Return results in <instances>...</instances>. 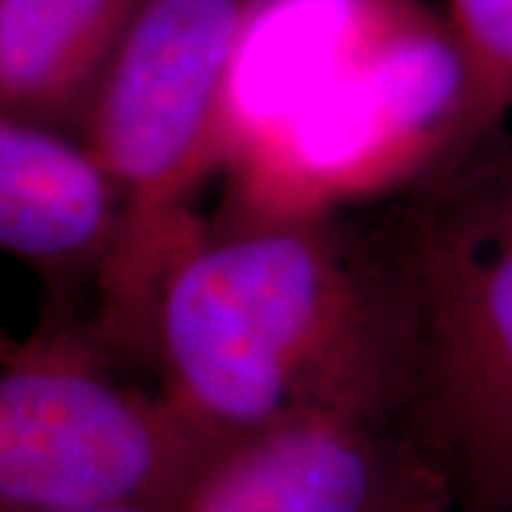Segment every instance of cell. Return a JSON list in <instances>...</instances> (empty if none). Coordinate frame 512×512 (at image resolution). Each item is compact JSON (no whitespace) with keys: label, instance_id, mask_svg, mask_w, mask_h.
<instances>
[{"label":"cell","instance_id":"obj_1","mask_svg":"<svg viewBox=\"0 0 512 512\" xmlns=\"http://www.w3.org/2000/svg\"><path fill=\"white\" fill-rule=\"evenodd\" d=\"M137 359L208 450L308 410L387 421L353 220L234 202L160 262Z\"/></svg>","mask_w":512,"mask_h":512},{"label":"cell","instance_id":"obj_2","mask_svg":"<svg viewBox=\"0 0 512 512\" xmlns=\"http://www.w3.org/2000/svg\"><path fill=\"white\" fill-rule=\"evenodd\" d=\"M464 60L410 0H259L228 83L234 202L339 214L402 194L450 157Z\"/></svg>","mask_w":512,"mask_h":512},{"label":"cell","instance_id":"obj_3","mask_svg":"<svg viewBox=\"0 0 512 512\" xmlns=\"http://www.w3.org/2000/svg\"><path fill=\"white\" fill-rule=\"evenodd\" d=\"M393 427L453 512H512V140L353 220Z\"/></svg>","mask_w":512,"mask_h":512},{"label":"cell","instance_id":"obj_4","mask_svg":"<svg viewBox=\"0 0 512 512\" xmlns=\"http://www.w3.org/2000/svg\"><path fill=\"white\" fill-rule=\"evenodd\" d=\"M256 3L143 0L94 89L80 143L109 174L123 217L80 330L111 362L137 359L151 279L228 160V83Z\"/></svg>","mask_w":512,"mask_h":512},{"label":"cell","instance_id":"obj_5","mask_svg":"<svg viewBox=\"0 0 512 512\" xmlns=\"http://www.w3.org/2000/svg\"><path fill=\"white\" fill-rule=\"evenodd\" d=\"M208 458L160 390L117 379L72 325L0 365V510L177 507Z\"/></svg>","mask_w":512,"mask_h":512},{"label":"cell","instance_id":"obj_6","mask_svg":"<svg viewBox=\"0 0 512 512\" xmlns=\"http://www.w3.org/2000/svg\"><path fill=\"white\" fill-rule=\"evenodd\" d=\"M120 194L72 134L0 114V251L63 299L97 279L120 234Z\"/></svg>","mask_w":512,"mask_h":512},{"label":"cell","instance_id":"obj_7","mask_svg":"<svg viewBox=\"0 0 512 512\" xmlns=\"http://www.w3.org/2000/svg\"><path fill=\"white\" fill-rule=\"evenodd\" d=\"M126 29L83 0H0V114L80 140Z\"/></svg>","mask_w":512,"mask_h":512},{"label":"cell","instance_id":"obj_8","mask_svg":"<svg viewBox=\"0 0 512 512\" xmlns=\"http://www.w3.org/2000/svg\"><path fill=\"white\" fill-rule=\"evenodd\" d=\"M464 60V103L447 165L501 131L512 111V0H447Z\"/></svg>","mask_w":512,"mask_h":512},{"label":"cell","instance_id":"obj_9","mask_svg":"<svg viewBox=\"0 0 512 512\" xmlns=\"http://www.w3.org/2000/svg\"><path fill=\"white\" fill-rule=\"evenodd\" d=\"M0 512H35V510H0ZM52 512H177V507H163V504H111V507H86V510H52Z\"/></svg>","mask_w":512,"mask_h":512},{"label":"cell","instance_id":"obj_10","mask_svg":"<svg viewBox=\"0 0 512 512\" xmlns=\"http://www.w3.org/2000/svg\"><path fill=\"white\" fill-rule=\"evenodd\" d=\"M23 350H26V342H20V339H15L9 330L0 328V365H9V362H15Z\"/></svg>","mask_w":512,"mask_h":512},{"label":"cell","instance_id":"obj_11","mask_svg":"<svg viewBox=\"0 0 512 512\" xmlns=\"http://www.w3.org/2000/svg\"><path fill=\"white\" fill-rule=\"evenodd\" d=\"M436 512H453V510H436Z\"/></svg>","mask_w":512,"mask_h":512}]
</instances>
